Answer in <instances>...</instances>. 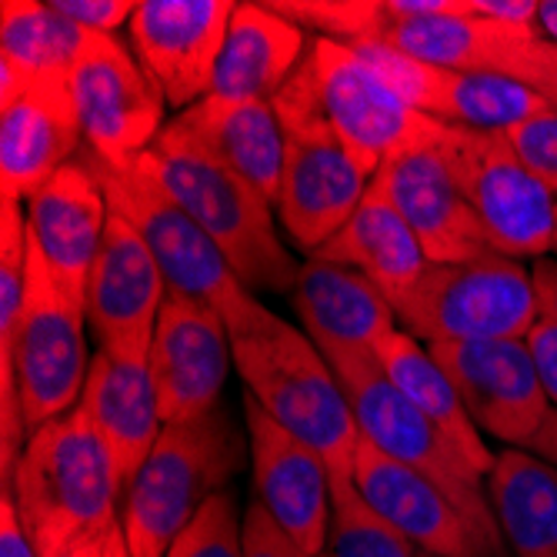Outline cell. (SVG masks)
I'll use <instances>...</instances> for the list:
<instances>
[{
	"label": "cell",
	"instance_id": "obj_3",
	"mask_svg": "<svg viewBox=\"0 0 557 557\" xmlns=\"http://www.w3.org/2000/svg\"><path fill=\"white\" fill-rule=\"evenodd\" d=\"M147 161L190 221L214 240L247 290H294L300 264L277 237L274 208L244 177L174 124L147 150Z\"/></svg>",
	"mask_w": 557,
	"mask_h": 557
},
{
	"label": "cell",
	"instance_id": "obj_6",
	"mask_svg": "<svg viewBox=\"0 0 557 557\" xmlns=\"http://www.w3.org/2000/svg\"><path fill=\"white\" fill-rule=\"evenodd\" d=\"M84 161L94 168L100 187H104L111 211L127 218L147 240L150 255H154L168 281V290L187 294L214 308L231 334L244 331L250 321H258L268 311L255 297V290H247L237 281V274L214 247V240L168 194V187L161 184L154 168H150L147 154H140L131 168L121 171L100 164L90 150L84 154Z\"/></svg>",
	"mask_w": 557,
	"mask_h": 557
},
{
	"label": "cell",
	"instance_id": "obj_4",
	"mask_svg": "<svg viewBox=\"0 0 557 557\" xmlns=\"http://www.w3.org/2000/svg\"><path fill=\"white\" fill-rule=\"evenodd\" d=\"M271 104L277 121L314 117L327 124L371 177L387 158L434 140L441 131V121L414 111L371 71L358 47L331 37H311L300 67Z\"/></svg>",
	"mask_w": 557,
	"mask_h": 557
},
{
	"label": "cell",
	"instance_id": "obj_7",
	"mask_svg": "<svg viewBox=\"0 0 557 557\" xmlns=\"http://www.w3.org/2000/svg\"><path fill=\"white\" fill-rule=\"evenodd\" d=\"M321 354L347 394L361 437L387 458L434 481L491 544L508 550L491 511L487 487L481 484L484 474H478L465 454L394 387L374 354L361 347H324Z\"/></svg>",
	"mask_w": 557,
	"mask_h": 557
},
{
	"label": "cell",
	"instance_id": "obj_17",
	"mask_svg": "<svg viewBox=\"0 0 557 557\" xmlns=\"http://www.w3.org/2000/svg\"><path fill=\"white\" fill-rule=\"evenodd\" d=\"M240 408L255 468V500L311 557H321L331 531V471L324 458L284 431L247 391Z\"/></svg>",
	"mask_w": 557,
	"mask_h": 557
},
{
	"label": "cell",
	"instance_id": "obj_15",
	"mask_svg": "<svg viewBox=\"0 0 557 557\" xmlns=\"http://www.w3.org/2000/svg\"><path fill=\"white\" fill-rule=\"evenodd\" d=\"M231 361L234 350L224 318L208 304L168 290L150 344V381L161 421L177 424L218 411Z\"/></svg>",
	"mask_w": 557,
	"mask_h": 557
},
{
	"label": "cell",
	"instance_id": "obj_25",
	"mask_svg": "<svg viewBox=\"0 0 557 557\" xmlns=\"http://www.w3.org/2000/svg\"><path fill=\"white\" fill-rule=\"evenodd\" d=\"M290 297L304 334L318 344V350L361 347L374 354L377 344L397 331L391 300L364 274L344 264L308 258V264H300Z\"/></svg>",
	"mask_w": 557,
	"mask_h": 557
},
{
	"label": "cell",
	"instance_id": "obj_18",
	"mask_svg": "<svg viewBox=\"0 0 557 557\" xmlns=\"http://www.w3.org/2000/svg\"><path fill=\"white\" fill-rule=\"evenodd\" d=\"M354 484L371 508L431 557H508L491 544L434 481L400 465L361 437Z\"/></svg>",
	"mask_w": 557,
	"mask_h": 557
},
{
	"label": "cell",
	"instance_id": "obj_20",
	"mask_svg": "<svg viewBox=\"0 0 557 557\" xmlns=\"http://www.w3.org/2000/svg\"><path fill=\"white\" fill-rule=\"evenodd\" d=\"M168 281L140 231L111 211L104 244L87 281V321L97 347H150Z\"/></svg>",
	"mask_w": 557,
	"mask_h": 557
},
{
	"label": "cell",
	"instance_id": "obj_1",
	"mask_svg": "<svg viewBox=\"0 0 557 557\" xmlns=\"http://www.w3.org/2000/svg\"><path fill=\"white\" fill-rule=\"evenodd\" d=\"M4 491L37 557H61L84 547L121 521V474L81 404L27 437Z\"/></svg>",
	"mask_w": 557,
	"mask_h": 557
},
{
	"label": "cell",
	"instance_id": "obj_32",
	"mask_svg": "<svg viewBox=\"0 0 557 557\" xmlns=\"http://www.w3.org/2000/svg\"><path fill=\"white\" fill-rule=\"evenodd\" d=\"M240 554H244V515L237 511V497L231 491H218L168 550V557H240Z\"/></svg>",
	"mask_w": 557,
	"mask_h": 557
},
{
	"label": "cell",
	"instance_id": "obj_42",
	"mask_svg": "<svg viewBox=\"0 0 557 557\" xmlns=\"http://www.w3.org/2000/svg\"><path fill=\"white\" fill-rule=\"evenodd\" d=\"M524 450L537 454V458H544L547 465L557 468V408H550L547 421L541 424V431L531 437V444H528Z\"/></svg>",
	"mask_w": 557,
	"mask_h": 557
},
{
	"label": "cell",
	"instance_id": "obj_40",
	"mask_svg": "<svg viewBox=\"0 0 557 557\" xmlns=\"http://www.w3.org/2000/svg\"><path fill=\"white\" fill-rule=\"evenodd\" d=\"M534 294H537V321L557 324V261L544 258L531 271Z\"/></svg>",
	"mask_w": 557,
	"mask_h": 557
},
{
	"label": "cell",
	"instance_id": "obj_37",
	"mask_svg": "<svg viewBox=\"0 0 557 557\" xmlns=\"http://www.w3.org/2000/svg\"><path fill=\"white\" fill-rule=\"evenodd\" d=\"M524 341H528V350H531V358H534L537 377H541L550 404L557 408V324L537 321Z\"/></svg>",
	"mask_w": 557,
	"mask_h": 557
},
{
	"label": "cell",
	"instance_id": "obj_45",
	"mask_svg": "<svg viewBox=\"0 0 557 557\" xmlns=\"http://www.w3.org/2000/svg\"><path fill=\"white\" fill-rule=\"evenodd\" d=\"M554 255H557V234H554Z\"/></svg>",
	"mask_w": 557,
	"mask_h": 557
},
{
	"label": "cell",
	"instance_id": "obj_43",
	"mask_svg": "<svg viewBox=\"0 0 557 557\" xmlns=\"http://www.w3.org/2000/svg\"><path fill=\"white\" fill-rule=\"evenodd\" d=\"M537 30H541L550 44H557V0H541Z\"/></svg>",
	"mask_w": 557,
	"mask_h": 557
},
{
	"label": "cell",
	"instance_id": "obj_10",
	"mask_svg": "<svg viewBox=\"0 0 557 557\" xmlns=\"http://www.w3.org/2000/svg\"><path fill=\"white\" fill-rule=\"evenodd\" d=\"M71 90L90 154L131 168L164 134V94L114 34H87L71 67Z\"/></svg>",
	"mask_w": 557,
	"mask_h": 557
},
{
	"label": "cell",
	"instance_id": "obj_41",
	"mask_svg": "<svg viewBox=\"0 0 557 557\" xmlns=\"http://www.w3.org/2000/svg\"><path fill=\"white\" fill-rule=\"evenodd\" d=\"M84 557H131L127 537H124V524L114 521L108 531H100L94 541H87Z\"/></svg>",
	"mask_w": 557,
	"mask_h": 557
},
{
	"label": "cell",
	"instance_id": "obj_9",
	"mask_svg": "<svg viewBox=\"0 0 557 557\" xmlns=\"http://www.w3.org/2000/svg\"><path fill=\"white\" fill-rule=\"evenodd\" d=\"M441 150L494 255L544 261L557 234V194L528 171L508 134L444 124Z\"/></svg>",
	"mask_w": 557,
	"mask_h": 557
},
{
	"label": "cell",
	"instance_id": "obj_30",
	"mask_svg": "<svg viewBox=\"0 0 557 557\" xmlns=\"http://www.w3.org/2000/svg\"><path fill=\"white\" fill-rule=\"evenodd\" d=\"M87 30L64 17L54 0H4L0 4V58L14 61L30 77L71 74Z\"/></svg>",
	"mask_w": 557,
	"mask_h": 557
},
{
	"label": "cell",
	"instance_id": "obj_44",
	"mask_svg": "<svg viewBox=\"0 0 557 557\" xmlns=\"http://www.w3.org/2000/svg\"><path fill=\"white\" fill-rule=\"evenodd\" d=\"M87 547V544H84ZM84 547H74V550H67V554H61V557H84Z\"/></svg>",
	"mask_w": 557,
	"mask_h": 557
},
{
	"label": "cell",
	"instance_id": "obj_29",
	"mask_svg": "<svg viewBox=\"0 0 557 557\" xmlns=\"http://www.w3.org/2000/svg\"><path fill=\"white\" fill-rule=\"evenodd\" d=\"M374 358L381 361L384 374L394 381V387L408 397L414 408L458 447L468 465L478 471V474H491L497 454L484 444L481 437V428L471 421L465 400L458 394V387L450 384V377L444 374V368L431 358V350L414 341L411 334H404L400 327L394 334H387Z\"/></svg>",
	"mask_w": 557,
	"mask_h": 557
},
{
	"label": "cell",
	"instance_id": "obj_36",
	"mask_svg": "<svg viewBox=\"0 0 557 557\" xmlns=\"http://www.w3.org/2000/svg\"><path fill=\"white\" fill-rule=\"evenodd\" d=\"M515 81L528 84L534 94L547 100L550 111H557V44L537 34L524 50V58L515 71Z\"/></svg>",
	"mask_w": 557,
	"mask_h": 557
},
{
	"label": "cell",
	"instance_id": "obj_12",
	"mask_svg": "<svg viewBox=\"0 0 557 557\" xmlns=\"http://www.w3.org/2000/svg\"><path fill=\"white\" fill-rule=\"evenodd\" d=\"M431 358L458 387L471 421L491 437L528 447L550 414L528 341H441Z\"/></svg>",
	"mask_w": 557,
	"mask_h": 557
},
{
	"label": "cell",
	"instance_id": "obj_16",
	"mask_svg": "<svg viewBox=\"0 0 557 557\" xmlns=\"http://www.w3.org/2000/svg\"><path fill=\"white\" fill-rule=\"evenodd\" d=\"M441 131L434 140L387 158L377 168L374 184L384 190L404 224L414 231L431 264H461L494 255V250L444 158Z\"/></svg>",
	"mask_w": 557,
	"mask_h": 557
},
{
	"label": "cell",
	"instance_id": "obj_46",
	"mask_svg": "<svg viewBox=\"0 0 557 557\" xmlns=\"http://www.w3.org/2000/svg\"><path fill=\"white\" fill-rule=\"evenodd\" d=\"M421 557H431V554H421Z\"/></svg>",
	"mask_w": 557,
	"mask_h": 557
},
{
	"label": "cell",
	"instance_id": "obj_47",
	"mask_svg": "<svg viewBox=\"0 0 557 557\" xmlns=\"http://www.w3.org/2000/svg\"><path fill=\"white\" fill-rule=\"evenodd\" d=\"M321 557H327V554H321Z\"/></svg>",
	"mask_w": 557,
	"mask_h": 557
},
{
	"label": "cell",
	"instance_id": "obj_11",
	"mask_svg": "<svg viewBox=\"0 0 557 557\" xmlns=\"http://www.w3.org/2000/svg\"><path fill=\"white\" fill-rule=\"evenodd\" d=\"M287 154L277 197V218L287 237L314 255L361 208L371 174L347 154L334 131L314 117L281 121Z\"/></svg>",
	"mask_w": 557,
	"mask_h": 557
},
{
	"label": "cell",
	"instance_id": "obj_23",
	"mask_svg": "<svg viewBox=\"0 0 557 557\" xmlns=\"http://www.w3.org/2000/svg\"><path fill=\"white\" fill-rule=\"evenodd\" d=\"M537 34V27H518L474 14L471 0V11L465 14L431 17H391L384 8L377 44H387L431 67L461 74H500L515 81L524 50Z\"/></svg>",
	"mask_w": 557,
	"mask_h": 557
},
{
	"label": "cell",
	"instance_id": "obj_8",
	"mask_svg": "<svg viewBox=\"0 0 557 557\" xmlns=\"http://www.w3.org/2000/svg\"><path fill=\"white\" fill-rule=\"evenodd\" d=\"M394 318L421 344L524 341L537 324L534 277L504 255L428 264L418 284L394 304Z\"/></svg>",
	"mask_w": 557,
	"mask_h": 557
},
{
	"label": "cell",
	"instance_id": "obj_27",
	"mask_svg": "<svg viewBox=\"0 0 557 557\" xmlns=\"http://www.w3.org/2000/svg\"><path fill=\"white\" fill-rule=\"evenodd\" d=\"M311 258L364 274L391 300V308L418 284V277L431 264L414 231L404 224V218L394 211L374 181L354 218Z\"/></svg>",
	"mask_w": 557,
	"mask_h": 557
},
{
	"label": "cell",
	"instance_id": "obj_24",
	"mask_svg": "<svg viewBox=\"0 0 557 557\" xmlns=\"http://www.w3.org/2000/svg\"><path fill=\"white\" fill-rule=\"evenodd\" d=\"M171 124L277 208L287 140L271 100L205 97Z\"/></svg>",
	"mask_w": 557,
	"mask_h": 557
},
{
	"label": "cell",
	"instance_id": "obj_39",
	"mask_svg": "<svg viewBox=\"0 0 557 557\" xmlns=\"http://www.w3.org/2000/svg\"><path fill=\"white\" fill-rule=\"evenodd\" d=\"M537 11L541 0H474V14L518 27H537Z\"/></svg>",
	"mask_w": 557,
	"mask_h": 557
},
{
	"label": "cell",
	"instance_id": "obj_31",
	"mask_svg": "<svg viewBox=\"0 0 557 557\" xmlns=\"http://www.w3.org/2000/svg\"><path fill=\"white\" fill-rule=\"evenodd\" d=\"M327 557H421V550L387 524L361 497L358 484L331 487Z\"/></svg>",
	"mask_w": 557,
	"mask_h": 557
},
{
	"label": "cell",
	"instance_id": "obj_13",
	"mask_svg": "<svg viewBox=\"0 0 557 557\" xmlns=\"http://www.w3.org/2000/svg\"><path fill=\"white\" fill-rule=\"evenodd\" d=\"M231 0H140L131 17L134 58L181 114L200 104L224 54Z\"/></svg>",
	"mask_w": 557,
	"mask_h": 557
},
{
	"label": "cell",
	"instance_id": "obj_5",
	"mask_svg": "<svg viewBox=\"0 0 557 557\" xmlns=\"http://www.w3.org/2000/svg\"><path fill=\"white\" fill-rule=\"evenodd\" d=\"M244 458V437L224 408L164 424L154 450L124 491V537L131 557H168L177 534L197 511L227 491Z\"/></svg>",
	"mask_w": 557,
	"mask_h": 557
},
{
	"label": "cell",
	"instance_id": "obj_34",
	"mask_svg": "<svg viewBox=\"0 0 557 557\" xmlns=\"http://www.w3.org/2000/svg\"><path fill=\"white\" fill-rule=\"evenodd\" d=\"M240 557H311L268 511L261 500H250L244 511V554Z\"/></svg>",
	"mask_w": 557,
	"mask_h": 557
},
{
	"label": "cell",
	"instance_id": "obj_38",
	"mask_svg": "<svg viewBox=\"0 0 557 557\" xmlns=\"http://www.w3.org/2000/svg\"><path fill=\"white\" fill-rule=\"evenodd\" d=\"M0 557H37L27 531L21 528L17 508L8 491H4V500H0Z\"/></svg>",
	"mask_w": 557,
	"mask_h": 557
},
{
	"label": "cell",
	"instance_id": "obj_28",
	"mask_svg": "<svg viewBox=\"0 0 557 557\" xmlns=\"http://www.w3.org/2000/svg\"><path fill=\"white\" fill-rule=\"evenodd\" d=\"M487 500L515 557H557V468L524 447L497 454Z\"/></svg>",
	"mask_w": 557,
	"mask_h": 557
},
{
	"label": "cell",
	"instance_id": "obj_33",
	"mask_svg": "<svg viewBox=\"0 0 557 557\" xmlns=\"http://www.w3.org/2000/svg\"><path fill=\"white\" fill-rule=\"evenodd\" d=\"M504 134H508L511 147L528 164V171L537 174L557 194V111H544Z\"/></svg>",
	"mask_w": 557,
	"mask_h": 557
},
{
	"label": "cell",
	"instance_id": "obj_14",
	"mask_svg": "<svg viewBox=\"0 0 557 557\" xmlns=\"http://www.w3.org/2000/svg\"><path fill=\"white\" fill-rule=\"evenodd\" d=\"M361 50L371 71L408 104L441 124L474 127V131H511L521 121H531L550 104L528 84L500 74H461L421 64L400 50L364 40L350 44Z\"/></svg>",
	"mask_w": 557,
	"mask_h": 557
},
{
	"label": "cell",
	"instance_id": "obj_19",
	"mask_svg": "<svg viewBox=\"0 0 557 557\" xmlns=\"http://www.w3.org/2000/svg\"><path fill=\"white\" fill-rule=\"evenodd\" d=\"M84 144L71 74L34 77L30 87L0 108V205L21 208L58 171L77 161Z\"/></svg>",
	"mask_w": 557,
	"mask_h": 557
},
{
	"label": "cell",
	"instance_id": "obj_35",
	"mask_svg": "<svg viewBox=\"0 0 557 557\" xmlns=\"http://www.w3.org/2000/svg\"><path fill=\"white\" fill-rule=\"evenodd\" d=\"M54 8L87 34H114L137 11L134 0H54Z\"/></svg>",
	"mask_w": 557,
	"mask_h": 557
},
{
	"label": "cell",
	"instance_id": "obj_26",
	"mask_svg": "<svg viewBox=\"0 0 557 557\" xmlns=\"http://www.w3.org/2000/svg\"><path fill=\"white\" fill-rule=\"evenodd\" d=\"M311 37L271 4H237L208 97L274 100L294 77Z\"/></svg>",
	"mask_w": 557,
	"mask_h": 557
},
{
	"label": "cell",
	"instance_id": "obj_22",
	"mask_svg": "<svg viewBox=\"0 0 557 557\" xmlns=\"http://www.w3.org/2000/svg\"><path fill=\"white\" fill-rule=\"evenodd\" d=\"M81 408L104 437L127 491L164 431L150 381V347H97Z\"/></svg>",
	"mask_w": 557,
	"mask_h": 557
},
{
	"label": "cell",
	"instance_id": "obj_2",
	"mask_svg": "<svg viewBox=\"0 0 557 557\" xmlns=\"http://www.w3.org/2000/svg\"><path fill=\"white\" fill-rule=\"evenodd\" d=\"M231 350L244 391L284 431L321 454L331 487L354 484L361 431L318 344L268 308L258 321L231 334Z\"/></svg>",
	"mask_w": 557,
	"mask_h": 557
},
{
	"label": "cell",
	"instance_id": "obj_21",
	"mask_svg": "<svg viewBox=\"0 0 557 557\" xmlns=\"http://www.w3.org/2000/svg\"><path fill=\"white\" fill-rule=\"evenodd\" d=\"M111 205L94 168L77 158L27 200L30 244L54 281L87 308V281L104 244Z\"/></svg>",
	"mask_w": 557,
	"mask_h": 557
}]
</instances>
